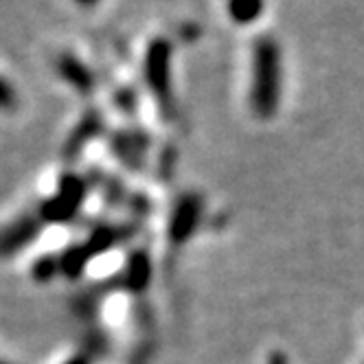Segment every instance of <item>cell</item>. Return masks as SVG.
I'll return each instance as SVG.
<instances>
[{
	"instance_id": "cell-3",
	"label": "cell",
	"mask_w": 364,
	"mask_h": 364,
	"mask_svg": "<svg viewBox=\"0 0 364 364\" xmlns=\"http://www.w3.org/2000/svg\"><path fill=\"white\" fill-rule=\"evenodd\" d=\"M86 196V185L82 178L77 176H66L62 180L60 191L42 206V218L50 222H66L70 220L84 202Z\"/></svg>"
},
{
	"instance_id": "cell-4",
	"label": "cell",
	"mask_w": 364,
	"mask_h": 364,
	"mask_svg": "<svg viewBox=\"0 0 364 364\" xmlns=\"http://www.w3.org/2000/svg\"><path fill=\"white\" fill-rule=\"evenodd\" d=\"M200 215H202V200L198 196L180 198V202L176 204V209H173L171 222H169L171 242L173 244H185L196 232Z\"/></svg>"
},
{
	"instance_id": "cell-10",
	"label": "cell",
	"mask_w": 364,
	"mask_h": 364,
	"mask_svg": "<svg viewBox=\"0 0 364 364\" xmlns=\"http://www.w3.org/2000/svg\"><path fill=\"white\" fill-rule=\"evenodd\" d=\"M101 132V119L97 114H88L82 125L77 127V132L73 134V141H70V147L73 149H80L88 139H95L97 134Z\"/></svg>"
},
{
	"instance_id": "cell-6",
	"label": "cell",
	"mask_w": 364,
	"mask_h": 364,
	"mask_svg": "<svg viewBox=\"0 0 364 364\" xmlns=\"http://www.w3.org/2000/svg\"><path fill=\"white\" fill-rule=\"evenodd\" d=\"M36 222L33 220H22L18 224H14L7 232L0 235V255H11L16 252V248L27 246L33 237H36Z\"/></svg>"
},
{
	"instance_id": "cell-2",
	"label": "cell",
	"mask_w": 364,
	"mask_h": 364,
	"mask_svg": "<svg viewBox=\"0 0 364 364\" xmlns=\"http://www.w3.org/2000/svg\"><path fill=\"white\" fill-rule=\"evenodd\" d=\"M145 82L161 108L171 106V44L167 40H154L145 53Z\"/></svg>"
},
{
	"instance_id": "cell-13",
	"label": "cell",
	"mask_w": 364,
	"mask_h": 364,
	"mask_svg": "<svg viewBox=\"0 0 364 364\" xmlns=\"http://www.w3.org/2000/svg\"><path fill=\"white\" fill-rule=\"evenodd\" d=\"M270 364H288V360H285L281 353H274V355H272V360H270Z\"/></svg>"
},
{
	"instance_id": "cell-15",
	"label": "cell",
	"mask_w": 364,
	"mask_h": 364,
	"mask_svg": "<svg viewBox=\"0 0 364 364\" xmlns=\"http://www.w3.org/2000/svg\"><path fill=\"white\" fill-rule=\"evenodd\" d=\"M68 364H88L84 358H77V360H73V362H68Z\"/></svg>"
},
{
	"instance_id": "cell-9",
	"label": "cell",
	"mask_w": 364,
	"mask_h": 364,
	"mask_svg": "<svg viewBox=\"0 0 364 364\" xmlns=\"http://www.w3.org/2000/svg\"><path fill=\"white\" fill-rule=\"evenodd\" d=\"M90 250L88 246H75V248H68L62 257H60V268L66 277L75 279V277H80L88 264V259H90Z\"/></svg>"
},
{
	"instance_id": "cell-8",
	"label": "cell",
	"mask_w": 364,
	"mask_h": 364,
	"mask_svg": "<svg viewBox=\"0 0 364 364\" xmlns=\"http://www.w3.org/2000/svg\"><path fill=\"white\" fill-rule=\"evenodd\" d=\"M226 11L232 22L244 27L264 14V0H226Z\"/></svg>"
},
{
	"instance_id": "cell-11",
	"label": "cell",
	"mask_w": 364,
	"mask_h": 364,
	"mask_svg": "<svg viewBox=\"0 0 364 364\" xmlns=\"http://www.w3.org/2000/svg\"><path fill=\"white\" fill-rule=\"evenodd\" d=\"M58 272H62V268H60V259H55V257H42V259H38L36 268H33V277L38 281H48L50 277L58 274Z\"/></svg>"
},
{
	"instance_id": "cell-5",
	"label": "cell",
	"mask_w": 364,
	"mask_h": 364,
	"mask_svg": "<svg viewBox=\"0 0 364 364\" xmlns=\"http://www.w3.org/2000/svg\"><path fill=\"white\" fill-rule=\"evenodd\" d=\"M58 68H60V73H62V77L64 80L73 86V88H77L82 95H88L92 88H95V77L90 75V70L77 60V58H73V55H62L60 60H58Z\"/></svg>"
},
{
	"instance_id": "cell-12",
	"label": "cell",
	"mask_w": 364,
	"mask_h": 364,
	"mask_svg": "<svg viewBox=\"0 0 364 364\" xmlns=\"http://www.w3.org/2000/svg\"><path fill=\"white\" fill-rule=\"evenodd\" d=\"M14 106H16V92L3 77H0V110H11Z\"/></svg>"
},
{
	"instance_id": "cell-7",
	"label": "cell",
	"mask_w": 364,
	"mask_h": 364,
	"mask_svg": "<svg viewBox=\"0 0 364 364\" xmlns=\"http://www.w3.org/2000/svg\"><path fill=\"white\" fill-rule=\"evenodd\" d=\"M151 277V264H149V257L145 252H134L129 257L127 262V270H125V283L129 290L141 292L147 288Z\"/></svg>"
},
{
	"instance_id": "cell-14",
	"label": "cell",
	"mask_w": 364,
	"mask_h": 364,
	"mask_svg": "<svg viewBox=\"0 0 364 364\" xmlns=\"http://www.w3.org/2000/svg\"><path fill=\"white\" fill-rule=\"evenodd\" d=\"M77 5H84V7H92V5H97L99 0H75Z\"/></svg>"
},
{
	"instance_id": "cell-1",
	"label": "cell",
	"mask_w": 364,
	"mask_h": 364,
	"mask_svg": "<svg viewBox=\"0 0 364 364\" xmlns=\"http://www.w3.org/2000/svg\"><path fill=\"white\" fill-rule=\"evenodd\" d=\"M281 99V48L272 36L257 38L252 48L250 106L259 119L274 117Z\"/></svg>"
}]
</instances>
